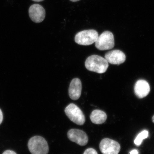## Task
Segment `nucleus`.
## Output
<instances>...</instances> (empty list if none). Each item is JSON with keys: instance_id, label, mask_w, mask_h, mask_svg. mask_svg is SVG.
<instances>
[{"instance_id": "obj_1", "label": "nucleus", "mask_w": 154, "mask_h": 154, "mask_svg": "<svg viewBox=\"0 0 154 154\" xmlns=\"http://www.w3.org/2000/svg\"><path fill=\"white\" fill-rule=\"evenodd\" d=\"M85 66L87 69L90 71L102 74L107 71L109 64L104 58L99 55H93L87 59Z\"/></svg>"}, {"instance_id": "obj_2", "label": "nucleus", "mask_w": 154, "mask_h": 154, "mask_svg": "<svg viewBox=\"0 0 154 154\" xmlns=\"http://www.w3.org/2000/svg\"><path fill=\"white\" fill-rule=\"evenodd\" d=\"M28 146L32 154H48L49 152L47 142L44 138L39 136L31 137L28 141Z\"/></svg>"}, {"instance_id": "obj_3", "label": "nucleus", "mask_w": 154, "mask_h": 154, "mask_svg": "<svg viewBox=\"0 0 154 154\" xmlns=\"http://www.w3.org/2000/svg\"><path fill=\"white\" fill-rule=\"evenodd\" d=\"M99 34L96 30H85L77 33L75 40L77 44L82 45H89L93 44L97 40Z\"/></svg>"}, {"instance_id": "obj_4", "label": "nucleus", "mask_w": 154, "mask_h": 154, "mask_svg": "<svg viewBox=\"0 0 154 154\" xmlns=\"http://www.w3.org/2000/svg\"><path fill=\"white\" fill-rule=\"evenodd\" d=\"M65 112L72 122L78 125H82L85 122V117L82 110L74 104H69L65 109Z\"/></svg>"}, {"instance_id": "obj_5", "label": "nucleus", "mask_w": 154, "mask_h": 154, "mask_svg": "<svg viewBox=\"0 0 154 154\" xmlns=\"http://www.w3.org/2000/svg\"><path fill=\"white\" fill-rule=\"evenodd\" d=\"M114 38L113 33L105 31L98 36L95 42V46L101 51L107 50L113 48L114 46Z\"/></svg>"}, {"instance_id": "obj_6", "label": "nucleus", "mask_w": 154, "mask_h": 154, "mask_svg": "<svg viewBox=\"0 0 154 154\" xmlns=\"http://www.w3.org/2000/svg\"><path fill=\"white\" fill-rule=\"evenodd\" d=\"M99 149L103 154H118L121 147L117 141L109 138H104L100 142Z\"/></svg>"}, {"instance_id": "obj_7", "label": "nucleus", "mask_w": 154, "mask_h": 154, "mask_svg": "<svg viewBox=\"0 0 154 154\" xmlns=\"http://www.w3.org/2000/svg\"><path fill=\"white\" fill-rule=\"evenodd\" d=\"M67 136L71 141L81 146H85L88 143L89 140L86 133L79 129L70 130L68 132Z\"/></svg>"}, {"instance_id": "obj_8", "label": "nucleus", "mask_w": 154, "mask_h": 154, "mask_svg": "<svg viewBox=\"0 0 154 154\" xmlns=\"http://www.w3.org/2000/svg\"><path fill=\"white\" fill-rule=\"evenodd\" d=\"M28 13L30 19L35 23H40L45 18V10L38 4H34L30 6Z\"/></svg>"}, {"instance_id": "obj_9", "label": "nucleus", "mask_w": 154, "mask_h": 154, "mask_svg": "<svg viewBox=\"0 0 154 154\" xmlns=\"http://www.w3.org/2000/svg\"><path fill=\"white\" fill-rule=\"evenodd\" d=\"M105 59L108 63L113 65H119L124 63L126 60L125 54L119 50H114L107 53Z\"/></svg>"}, {"instance_id": "obj_10", "label": "nucleus", "mask_w": 154, "mask_h": 154, "mask_svg": "<svg viewBox=\"0 0 154 154\" xmlns=\"http://www.w3.org/2000/svg\"><path fill=\"white\" fill-rule=\"evenodd\" d=\"M82 84L81 80L75 78L72 80L69 89V94L70 98L73 100L79 99L82 94Z\"/></svg>"}, {"instance_id": "obj_11", "label": "nucleus", "mask_w": 154, "mask_h": 154, "mask_svg": "<svg viewBox=\"0 0 154 154\" xmlns=\"http://www.w3.org/2000/svg\"><path fill=\"white\" fill-rule=\"evenodd\" d=\"M134 91L136 96L140 99H143L148 95L150 91V88L146 81L140 80L135 85Z\"/></svg>"}, {"instance_id": "obj_12", "label": "nucleus", "mask_w": 154, "mask_h": 154, "mask_svg": "<svg viewBox=\"0 0 154 154\" xmlns=\"http://www.w3.org/2000/svg\"><path fill=\"white\" fill-rule=\"evenodd\" d=\"M107 118L106 113L100 110H94L90 115L91 122L95 124H103L106 121Z\"/></svg>"}, {"instance_id": "obj_13", "label": "nucleus", "mask_w": 154, "mask_h": 154, "mask_svg": "<svg viewBox=\"0 0 154 154\" xmlns=\"http://www.w3.org/2000/svg\"><path fill=\"white\" fill-rule=\"evenodd\" d=\"M149 136V132L147 131L143 130L140 133L135 139L134 140V143L137 146H140L142 143L143 140L147 138Z\"/></svg>"}, {"instance_id": "obj_14", "label": "nucleus", "mask_w": 154, "mask_h": 154, "mask_svg": "<svg viewBox=\"0 0 154 154\" xmlns=\"http://www.w3.org/2000/svg\"><path fill=\"white\" fill-rule=\"evenodd\" d=\"M83 154H98L97 151L93 148H88L87 149Z\"/></svg>"}, {"instance_id": "obj_15", "label": "nucleus", "mask_w": 154, "mask_h": 154, "mask_svg": "<svg viewBox=\"0 0 154 154\" xmlns=\"http://www.w3.org/2000/svg\"><path fill=\"white\" fill-rule=\"evenodd\" d=\"M3 154H17L15 152L13 151L12 150H6L5 151L3 152Z\"/></svg>"}, {"instance_id": "obj_16", "label": "nucleus", "mask_w": 154, "mask_h": 154, "mask_svg": "<svg viewBox=\"0 0 154 154\" xmlns=\"http://www.w3.org/2000/svg\"><path fill=\"white\" fill-rule=\"evenodd\" d=\"M3 119V115L2 112V110L0 109V125L2 122Z\"/></svg>"}, {"instance_id": "obj_17", "label": "nucleus", "mask_w": 154, "mask_h": 154, "mask_svg": "<svg viewBox=\"0 0 154 154\" xmlns=\"http://www.w3.org/2000/svg\"><path fill=\"white\" fill-rule=\"evenodd\" d=\"M130 154H138V152L136 149L132 150L130 152Z\"/></svg>"}, {"instance_id": "obj_18", "label": "nucleus", "mask_w": 154, "mask_h": 154, "mask_svg": "<svg viewBox=\"0 0 154 154\" xmlns=\"http://www.w3.org/2000/svg\"><path fill=\"white\" fill-rule=\"evenodd\" d=\"M32 1L35 2H40L44 1V0H32Z\"/></svg>"}, {"instance_id": "obj_19", "label": "nucleus", "mask_w": 154, "mask_h": 154, "mask_svg": "<svg viewBox=\"0 0 154 154\" xmlns=\"http://www.w3.org/2000/svg\"><path fill=\"white\" fill-rule=\"evenodd\" d=\"M70 1H71L72 2H79V1H80V0H70Z\"/></svg>"}, {"instance_id": "obj_20", "label": "nucleus", "mask_w": 154, "mask_h": 154, "mask_svg": "<svg viewBox=\"0 0 154 154\" xmlns=\"http://www.w3.org/2000/svg\"><path fill=\"white\" fill-rule=\"evenodd\" d=\"M152 121L154 123V115L153 116L152 118Z\"/></svg>"}]
</instances>
